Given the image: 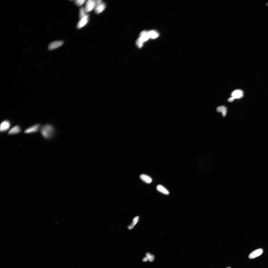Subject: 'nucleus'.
Here are the masks:
<instances>
[{"label":"nucleus","instance_id":"4","mask_svg":"<svg viewBox=\"0 0 268 268\" xmlns=\"http://www.w3.org/2000/svg\"><path fill=\"white\" fill-rule=\"evenodd\" d=\"M89 21V16L88 15L82 17L81 19L78 23L77 27L78 29L82 28Z\"/></svg>","mask_w":268,"mask_h":268},{"label":"nucleus","instance_id":"17","mask_svg":"<svg viewBox=\"0 0 268 268\" xmlns=\"http://www.w3.org/2000/svg\"><path fill=\"white\" fill-rule=\"evenodd\" d=\"M86 12L84 8L82 7L81 8L80 10V14H79V17L81 19L82 18V17L85 16L87 14H86Z\"/></svg>","mask_w":268,"mask_h":268},{"label":"nucleus","instance_id":"7","mask_svg":"<svg viewBox=\"0 0 268 268\" xmlns=\"http://www.w3.org/2000/svg\"><path fill=\"white\" fill-rule=\"evenodd\" d=\"M40 124H37L33 125L26 130L24 132L25 133H29L38 131L40 129Z\"/></svg>","mask_w":268,"mask_h":268},{"label":"nucleus","instance_id":"6","mask_svg":"<svg viewBox=\"0 0 268 268\" xmlns=\"http://www.w3.org/2000/svg\"><path fill=\"white\" fill-rule=\"evenodd\" d=\"M11 126V124L9 121L6 120L3 121L0 126V131L3 132L6 131Z\"/></svg>","mask_w":268,"mask_h":268},{"label":"nucleus","instance_id":"20","mask_svg":"<svg viewBox=\"0 0 268 268\" xmlns=\"http://www.w3.org/2000/svg\"><path fill=\"white\" fill-rule=\"evenodd\" d=\"M85 1V0H76L75 1V2L77 6H80L82 5Z\"/></svg>","mask_w":268,"mask_h":268},{"label":"nucleus","instance_id":"3","mask_svg":"<svg viewBox=\"0 0 268 268\" xmlns=\"http://www.w3.org/2000/svg\"><path fill=\"white\" fill-rule=\"evenodd\" d=\"M96 3L95 0H89L86 2L84 8L86 13H88L92 11L96 7Z\"/></svg>","mask_w":268,"mask_h":268},{"label":"nucleus","instance_id":"10","mask_svg":"<svg viewBox=\"0 0 268 268\" xmlns=\"http://www.w3.org/2000/svg\"><path fill=\"white\" fill-rule=\"evenodd\" d=\"M21 130V128L20 126L16 125L10 130L8 132V134L9 135H12L18 134L20 133Z\"/></svg>","mask_w":268,"mask_h":268},{"label":"nucleus","instance_id":"5","mask_svg":"<svg viewBox=\"0 0 268 268\" xmlns=\"http://www.w3.org/2000/svg\"><path fill=\"white\" fill-rule=\"evenodd\" d=\"M63 44L62 41H56L51 42L48 47L49 50H53L62 46Z\"/></svg>","mask_w":268,"mask_h":268},{"label":"nucleus","instance_id":"8","mask_svg":"<svg viewBox=\"0 0 268 268\" xmlns=\"http://www.w3.org/2000/svg\"><path fill=\"white\" fill-rule=\"evenodd\" d=\"M231 97L235 100L239 99L242 98L243 96V92L240 90H236L233 91L231 94Z\"/></svg>","mask_w":268,"mask_h":268},{"label":"nucleus","instance_id":"24","mask_svg":"<svg viewBox=\"0 0 268 268\" xmlns=\"http://www.w3.org/2000/svg\"><path fill=\"white\" fill-rule=\"evenodd\" d=\"M227 268H230V267H227Z\"/></svg>","mask_w":268,"mask_h":268},{"label":"nucleus","instance_id":"22","mask_svg":"<svg viewBox=\"0 0 268 268\" xmlns=\"http://www.w3.org/2000/svg\"><path fill=\"white\" fill-rule=\"evenodd\" d=\"M148 261V259L146 257H144L142 260V261L143 262H146Z\"/></svg>","mask_w":268,"mask_h":268},{"label":"nucleus","instance_id":"21","mask_svg":"<svg viewBox=\"0 0 268 268\" xmlns=\"http://www.w3.org/2000/svg\"><path fill=\"white\" fill-rule=\"evenodd\" d=\"M234 99L232 97H231L229 98L228 100V102H231L234 100Z\"/></svg>","mask_w":268,"mask_h":268},{"label":"nucleus","instance_id":"11","mask_svg":"<svg viewBox=\"0 0 268 268\" xmlns=\"http://www.w3.org/2000/svg\"><path fill=\"white\" fill-rule=\"evenodd\" d=\"M139 38L144 42L148 41L150 38L148 32L145 31L141 32L140 34Z\"/></svg>","mask_w":268,"mask_h":268},{"label":"nucleus","instance_id":"9","mask_svg":"<svg viewBox=\"0 0 268 268\" xmlns=\"http://www.w3.org/2000/svg\"><path fill=\"white\" fill-rule=\"evenodd\" d=\"M263 252V250L262 248H259L256 250L251 253L249 256L248 257L250 259H253L260 256L261 255Z\"/></svg>","mask_w":268,"mask_h":268},{"label":"nucleus","instance_id":"13","mask_svg":"<svg viewBox=\"0 0 268 268\" xmlns=\"http://www.w3.org/2000/svg\"><path fill=\"white\" fill-rule=\"evenodd\" d=\"M218 112L221 113L223 117H225L226 115L227 109L226 107L223 106L218 107L217 108Z\"/></svg>","mask_w":268,"mask_h":268},{"label":"nucleus","instance_id":"19","mask_svg":"<svg viewBox=\"0 0 268 268\" xmlns=\"http://www.w3.org/2000/svg\"><path fill=\"white\" fill-rule=\"evenodd\" d=\"M146 257L148 259V261L150 262H152L154 259V257L153 255H152L151 254L149 253H146Z\"/></svg>","mask_w":268,"mask_h":268},{"label":"nucleus","instance_id":"18","mask_svg":"<svg viewBox=\"0 0 268 268\" xmlns=\"http://www.w3.org/2000/svg\"><path fill=\"white\" fill-rule=\"evenodd\" d=\"M144 42L139 37L137 40L136 44L137 47L139 48H141L143 46Z\"/></svg>","mask_w":268,"mask_h":268},{"label":"nucleus","instance_id":"2","mask_svg":"<svg viewBox=\"0 0 268 268\" xmlns=\"http://www.w3.org/2000/svg\"><path fill=\"white\" fill-rule=\"evenodd\" d=\"M96 7L94 8V11L97 14H99L102 12L105 9V4L100 0H95Z\"/></svg>","mask_w":268,"mask_h":268},{"label":"nucleus","instance_id":"15","mask_svg":"<svg viewBox=\"0 0 268 268\" xmlns=\"http://www.w3.org/2000/svg\"><path fill=\"white\" fill-rule=\"evenodd\" d=\"M139 220V217L136 216L135 217L133 220L132 222V223L128 227V228L129 230H131L133 229L134 226L136 225L137 223Z\"/></svg>","mask_w":268,"mask_h":268},{"label":"nucleus","instance_id":"12","mask_svg":"<svg viewBox=\"0 0 268 268\" xmlns=\"http://www.w3.org/2000/svg\"><path fill=\"white\" fill-rule=\"evenodd\" d=\"M140 178L143 181L148 184L151 183L152 181L151 178L150 177L145 174L141 175Z\"/></svg>","mask_w":268,"mask_h":268},{"label":"nucleus","instance_id":"1","mask_svg":"<svg viewBox=\"0 0 268 268\" xmlns=\"http://www.w3.org/2000/svg\"><path fill=\"white\" fill-rule=\"evenodd\" d=\"M41 133L45 139H50L54 136L55 130L53 126L50 124H46L43 126L41 128Z\"/></svg>","mask_w":268,"mask_h":268},{"label":"nucleus","instance_id":"14","mask_svg":"<svg viewBox=\"0 0 268 268\" xmlns=\"http://www.w3.org/2000/svg\"><path fill=\"white\" fill-rule=\"evenodd\" d=\"M157 189L159 192L168 195L169 193L165 187L161 185H158L157 187Z\"/></svg>","mask_w":268,"mask_h":268},{"label":"nucleus","instance_id":"23","mask_svg":"<svg viewBox=\"0 0 268 268\" xmlns=\"http://www.w3.org/2000/svg\"><path fill=\"white\" fill-rule=\"evenodd\" d=\"M267 6H268V3H267Z\"/></svg>","mask_w":268,"mask_h":268},{"label":"nucleus","instance_id":"16","mask_svg":"<svg viewBox=\"0 0 268 268\" xmlns=\"http://www.w3.org/2000/svg\"><path fill=\"white\" fill-rule=\"evenodd\" d=\"M149 38L154 39L157 38L158 36V33L153 30L150 31L148 32Z\"/></svg>","mask_w":268,"mask_h":268}]
</instances>
